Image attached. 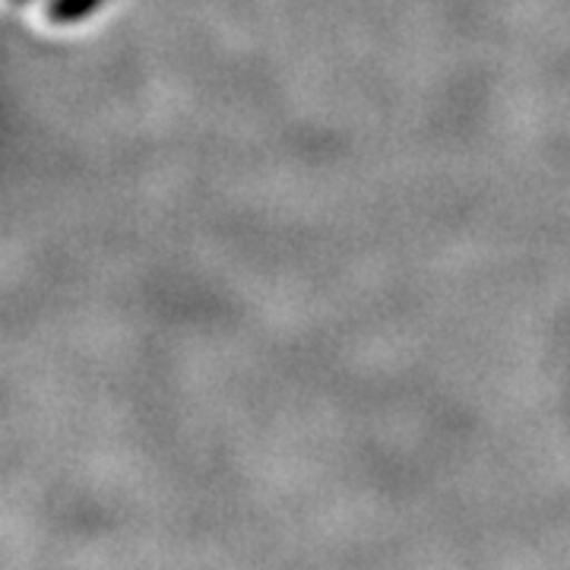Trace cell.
Returning a JSON list of instances; mask_svg holds the SVG:
<instances>
[{
  "label": "cell",
  "mask_w": 570,
  "mask_h": 570,
  "mask_svg": "<svg viewBox=\"0 0 570 570\" xmlns=\"http://www.w3.org/2000/svg\"><path fill=\"white\" fill-rule=\"evenodd\" d=\"M20 3H22V0H20Z\"/></svg>",
  "instance_id": "2"
},
{
  "label": "cell",
  "mask_w": 570,
  "mask_h": 570,
  "mask_svg": "<svg viewBox=\"0 0 570 570\" xmlns=\"http://www.w3.org/2000/svg\"><path fill=\"white\" fill-rule=\"evenodd\" d=\"M105 0H51L45 17L48 22H58V26H67V22H80L86 20L92 10H99Z\"/></svg>",
  "instance_id": "1"
}]
</instances>
